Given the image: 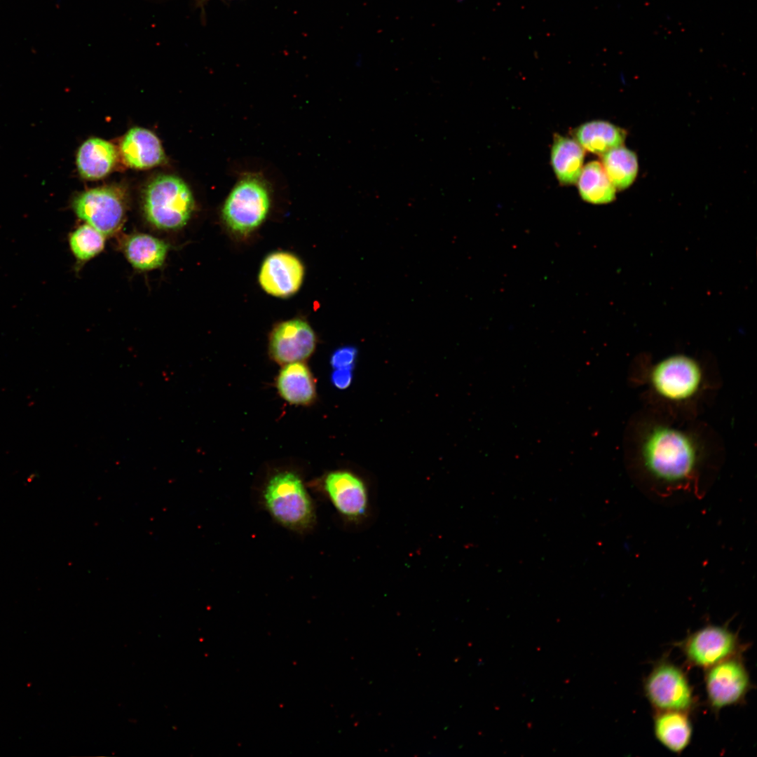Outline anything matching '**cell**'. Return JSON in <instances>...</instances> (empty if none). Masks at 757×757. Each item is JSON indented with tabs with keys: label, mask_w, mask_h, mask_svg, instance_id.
<instances>
[{
	"label": "cell",
	"mask_w": 757,
	"mask_h": 757,
	"mask_svg": "<svg viewBox=\"0 0 757 757\" xmlns=\"http://www.w3.org/2000/svg\"><path fill=\"white\" fill-rule=\"evenodd\" d=\"M643 691L655 712L690 713L696 707L697 700L685 672L667 660L655 664L644 680Z\"/></svg>",
	"instance_id": "cell-6"
},
{
	"label": "cell",
	"mask_w": 757,
	"mask_h": 757,
	"mask_svg": "<svg viewBox=\"0 0 757 757\" xmlns=\"http://www.w3.org/2000/svg\"><path fill=\"white\" fill-rule=\"evenodd\" d=\"M689 714L681 711L655 712V736L664 746L674 753L683 752L690 742L693 726Z\"/></svg>",
	"instance_id": "cell-15"
},
{
	"label": "cell",
	"mask_w": 757,
	"mask_h": 757,
	"mask_svg": "<svg viewBox=\"0 0 757 757\" xmlns=\"http://www.w3.org/2000/svg\"><path fill=\"white\" fill-rule=\"evenodd\" d=\"M168 251L163 240L146 233L130 235L123 242V252L135 269L149 271L163 265Z\"/></svg>",
	"instance_id": "cell-17"
},
{
	"label": "cell",
	"mask_w": 757,
	"mask_h": 757,
	"mask_svg": "<svg viewBox=\"0 0 757 757\" xmlns=\"http://www.w3.org/2000/svg\"><path fill=\"white\" fill-rule=\"evenodd\" d=\"M124 162L130 168L147 169L165 159L158 137L148 129L135 127L124 135L120 146Z\"/></svg>",
	"instance_id": "cell-13"
},
{
	"label": "cell",
	"mask_w": 757,
	"mask_h": 757,
	"mask_svg": "<svg viewBox=\"0 0 757 757\" xmlns=\"http://www.w3.org/2000/svg\"><path fill=\"white\" fill-rule=\"evenodd\" d=\"M280 396L293 404H308L316 395L314 378L301 362L288 363L280 371L276 381Z\"/></svg>",
	"instance_id": "cell-16"
},
{
	"label": "cell",
	"mask_w": 757,
	"mask_h": 757,
	"mask_svg": "<svg viewBox=\"0 0 757 757\" xmlns=\"http://www.w3.org/2000/svg\"><path fill=\"white\" fill-rule=\"evenodd\" d=\"M263 500L270 515L285 528L302 531L315 521L311 498L300 477L292 472L273 475L265 485Z\"/></svg>",
	"instance_id": "cell-3"
},
{
	"label": "cell",
	"mask_w": 757,
	"mask_h": 757,
	"mask_svg": "<svg viewBox=\"0 0 757 757\" xmlns=\"http://www.w3.org/2000/svg\"><path fill=\"white\" fill-rule=\"evenodd\" d=\"M574 136L585 150L602 156L622 146L626 132L607 121H593L580 125L575 130Z\"/></svg>",
	"instance_id": "cell-19"
},
{
	"label": "cell",
	"mask_w": 757,
	"mask_h": 757,
	"mask_svg": "<svg viewBox=\"0 0 757 757\" xmlns=\"http://www.w3.org/2000/svg\"><path fill=\"white\" fill-rule=\"evenodd\" d=\"M678 646L689 666L704 670L742 655L745 650L737 634L726 627L718 625H707L691 633Z\"/></svg>",
	"instance_id": "cell-7"
},
{
	"label": "cell",
	"mask_w": 757,
	"mask_h": 757,
	"mask_svg": "<svg viewBox=\"0 0 757 757\" xmlns=\"http://www.w3.org/2000/svg\"><path fill=\"white\" fill-rule=\"evenodd\" d=\"M269 207L270 197L266 185L257 177L248 176L231 190L224 203L222 217L231 231L245 235L261 224Z\"/></svg>",
	"instance_id": "cell-5"
},
{
	"label": "cell",
	"mask_w": 757,
	"mask_h": 757,
	"mask_svg": "<svg viewBox=\"0 0 757 757\" xmlns=\"http://www.w3.org/2000/svg\"><path fill=\"white\" fill-rule=\"evenodd\" d=\"M705 371L698 359L675 353L659 359L646 372L650 391L668 404H686L697 398L705 386Z\"/></svg>",
	"instance_id": "cell-2"
},
{
	"label": "cell",
	"mask_w": 757,
	"mask_h": 757,
	"mask_svg": "<svg viewBox=\"0 0 757 757\" xmlns=\"http://www.w3.org/2000/svg\"><path fill=\"white\" fill-rule=\"evenodd\" d=\"M104 235L89 224L75 229L69 236L71 252L79 261H86L100 254L104 247Z\"/></svg>",
	"instance_id": "cell-22"
},
{
	"label": "cell",
	"mask_w": 757,
	"mask_h": 757,
	"mask_svg": "<svg viewBox=\"0 0 757 757\" xmlns=\"http://www.w3.org/2000/svg\"><path fill=\"white\" fill-rule=\"evenodd\" d=\"M705 456L700 437L666 421L644 425L635 445L640 471L662 495L676 491L698 494Z\"/></svg>",
	"instance_id": "cell-1"
},
{
	"label": "cell",
	"mask_w": 757,
	"mask_h": 757,
	"mask_svg": "<svg viewBox=\"0 0 757 757\" xmlns=\"http://www.w3.org/2000/svg\"><path fill=\"white\" fill-rule=\"evenodd\" d=\"M72 207L79 219L104 236L113 235L121 228L126 209L123 194L108 186L79 193L74 198Z\"/></svg>",
	"instance_id": "cell-9"
},
{
	"label": "cell",
	"mask_w": 757,
	"mask_h": 757,
	"mask_svg": "<svg viewBox=\"0 0 757 757\" xmlns=\"http://www.w3.org/2000/svg\"><path fill=\"white\" fill-rule=\"evenodd\" d=\"M315 334L309 324L301 319H292L278 325L269 339L271 357L279 364L302 362L313 353Z\"/></svg>",
	"instance_id": "cell-11"
},
{
	"label": "cell",
	"mask_w": 757,
	"mask_h": 757,
	"mask_svg": "<svg viewBox=\"0 0 757 757\" xmlns=\"http://www.w3.org/2000/svg\"><path fill=\"white\" fill-rule=\"evenodd\" d=\"M704 684L708 705L714 713L744 702L751 682L742 655L705 669Z\"/></svg>",
	"instance_id": "cell-8"
},
{
	"label": "cell",
	"mask_w": 757,
	"mask_h": 757,
	"mask_svg": "<svg viewBox=\"0 0 757 757\" xmlns=\"http://www.w3.org/2000/svg\"><path fill=\"white\" fill-rule=\"evenodd\" d=\"M602 166L614 187L624 189L634 181L638 172L636 154L624 146H618L602 155Z\"/></svg>",
	"instance_id": "cell-21"
},
{
	"label": "cell",
	"mask_w": 757,
	"mask_h": 757,
	"mask_svg": "<svg viewBox=\"0 0 757 757\" xmlns=\"http://www.w3.org/2000/svg\"><path fill=\"white\" fill-rule=\"evenodd\" d=\"M357 355L353 346H343L336 349L331 356L330 363L335 369H353Z\"/></svg>",
	"instance_id": "cell-23"
},
{
	"label": "cell",
	"mask_w": 757,
	"mask_h": 757,
	"mask_svg": "<svg viewBox=\"0 0 757 757\" xmlns=\"http://www.w3.org/2000/svg\"><path fill=\"white\" fill-rule=\"evenodd\" d=\"M353 369H335L331 376L332 384L339 389H346L350 385L353 380Z\"/></svg>",
	"instance_id": "cell-24"
},
{
	"label": "cell",
	"mask_w": 757,
	"mask_h": 757,
	"mask_svg": "<svg viewBox=\"0 0 757 757\" xmlns=\"http://www.w3.org/2000/svg\"><path fill=\"white\" fill-rule=\"evenodd\" d=\"M116 158V150L111 143L101 138L93 137L81 145L76 163L83 178L96 180L111 172Z\"/></svg>",
	"instance_id": "cell-14"
},
{
	"label": "cell",
	"mask_w": 757,
	"mask_h": 757,
	"mask_svg": "<svg viewBox=\"0 0 757 757\" xmlns=\"http://www.w3.org/2000/svg\"><path fill=\"white\" fill-rule=\"evenodd\" d=\"M577 182L580 195L587 202L602 204L615 198V188L599 161H591L585 165Z\"/></svg>",
	"instance_id": "cell-20"
},
{
	"label": "cell",
	"mask_w": 757,
	"mask_h": 757,
	"mask_svg": "<svg viewBox=\"0 0 757 757\" xmlns=\"http://www.w3.org/2000/svg\"><path fill=\"white\" fill-rule=\"evenodd\" d=\"M322 488L337 512L346 519L357 521L368 510L369 494L364 481L347 470L331 472Z\"/></svg>",
	"instance_id": "cell-10"
},
{
	"label": "cell",
	"mask_w": 757,
	"mask_h": 757,
	"mask_svg": "<svg viewBox=\"0 0 757 757\" xmlns=\"http://www.w3.org/2000/svg\"><path fill=\"white\" fill-rule=\"evenodd\" d=\"M147 221L161 230H177L189 221L194 200L188 185L179 177L159 175L147 185L143 201Z\"/></svg>",
	"instance_id": "cell-4"
},
{
	"label": "cell",
	"mask_w": 757,
	"mask_h": 757,
	"mask_svg": "<svg viewBox=\"0 0 757 757\" xmlns=\"http://www.w3.org/2000/svg\"><path fill=\"white\" fill-rule=\"evenodd\" d=\"M196 1L198 4V5L201 6L204 3V1H205L206 0H196Z\"/></svg>",
	"instance_id": "cell-25"
},
{
	"label": "cell",
	"mask_w": 757,
	"mask_h": 757,
	"mask_svg": "<svg viewBox=\"0 0 757 757\" xmlns=\"http://www.w3.org/2000/svg\"><path fill=\"white\" fill-rule=\"evenodd\" d=\"M585 149L577 141L554 135L551 149V164L561 184H575L582 172Z\"/></svg>",
	"instance_id": "cell-18"
},
{
	"label": "cell",
	"mask_w": 757,
	"mask_h": 757,
	"mask_svg": "<svg viewBox=\"0 0 757 757\" xmlns=\"http://www.w3.org/2000/svg\"><path fill=\"white\" fill-rule=\"evenodd\" d=\"M304 276V268L299 258L289 252H276L268 255L262 263L259 282L268 294L287 298L299 289Z\"/></svg>",
	"instance_id": "cell-12"
}]
</instances>
